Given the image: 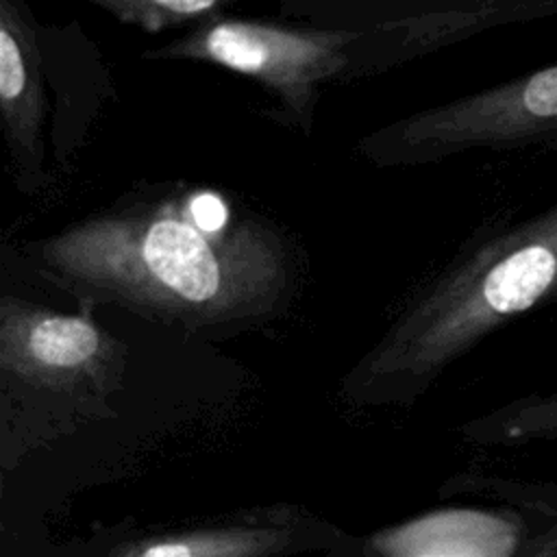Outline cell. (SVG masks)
Instances as JSON below:
<instances>
[{
    "mask_svg": "<svg viewBox=\"0 0 557 557\" xmlns=\"http://www.w3.org/2000/svg\"><path fill=\"white\" fill-rule=\"evenodd\" d=\"M33 265L81 305L205 335L268 322L296 292L294 244L207 189L128 196L37 242Z\"/></svg>",
    "mask_w": 557,
    "mask_h": 557,
    "instance_id": "obj_1",
    "label": "cell"
},
{
    "mask_svg": "<svg viewBox=\"0 0 557 557\" xmlns=\"http://www.w3.org/2000/svg\"><path fill=\"white\" fill-rule=\"evenodd\" d=\"M557 294V202L468 244L346 376L357 403L418 398L490 333Z\"/></svg>",
    "mask_w": 557,
    "mask_h": 557,
    "instance_id": "obj_2",
    "label": "cell"
},
{
    "mask_svg": "<svg viewBox=\"0 0 557 557\" xmlns=\"http://www.w3.org/2000/svg\"><path fill=\"white\" fill-rule=\"evenodd\" d=\"M522 148H557V61L418 111L361 141L363 154L381 165Z\"/></svg>",
    "mask_w": 557,
    "mask_h": 557,
    "instance_id": "obj_3",
    "label": "cell"
},
{
    "mask_svg": "<svg viewBox=\"0 0 557 557\" xmlns=\"http://www.w3.org/2000/svg\"><path fill=\"white\" fill-rule=\"evenodd\" d=\"M363 28H287L272 22L215 17L181 39L146 52L191 59L250 76L270 89L289 120L311 133L320 87L359 74Z\"/></svg>",
    "mask_w": 557,
    "mask_h": 557,
    "instance_id": "obj_4",
    "label": "cell"
},
{
    "mask_svg": "<svg viewBox=\"0 0 557 557\" xmlns=\"http://www.w3.org/2000/svg\"><path fill=\"white\" fill-rule=\"evenodd\" d=\"M54 311L15 296L0 302V381L4 403H102L120 385L126 346L100 329L89 309Z\"/></svg>",
    "mask_w": 557,
    "mask_h": 557,
    "instance_id": "obj_5",
    "label": "cell"
},
{
    "mask_svg": "<svg viewBox=\"0 0 557 557\" xmlns=\"http://www.w3.org/2000/svg\"><path fill=\"white\" fill-rule=\"evenodd\" d=\"M557 17V0H448L381 20L366 28L361 72L481 35L509 24Z\"/></svg>",
    "mask_w": 557,
    "mask_h": 557,
    "instance_id": "obj_6",
    "label": "cell"
},
{
    "mask_svg": "<svg viewBox=\"0 0 557 557\" xmlns=\"http://www.w3.org/2000/svg\"><path fill=\"white\" fill-rule=\"evenodd\" d=\"M44 65L35 28L17 2L0 0V115L15 172L26 187H37L44 176Z\"/></svg>",
    "mask_w": 557,
    "mask_h": 557,
    "instance_id": "obj_7",
    "label": "cell"
},
{
    "mask_svg": "<svg viewBox=\"0 0 557 557\" xmlns=\"http://www.w3.org/2000/svg\"><path fill=\"white\" fill-rule=\"evenodd\" d=\"M513 520L479 509H444L385 529L370 540L379 557H509Z\"/></svg>",
    "mask_w": 557,
    "mask_h": 557,
    "instance_id": "obj_8",
    "label": "cell"
},
{
    "mask_svg": "<svg viewBox=\"0 0 557 557\" xmlns=\"http://www.w3.org/2000/svg\"><path fill=\"white\" fill-rule=\"evenodd\" d=\"M289 544L292 529L285 524H224L152 535L115 557H274Z\"/></svg>",
    "mask_w": 557,
    "mask_h": 557,
    "instance_id": "obj_9",
    "label": "cell"
},
{
    "mask_svg": "<svg viewBox=\"0 0 557 557\" xmlns=\"http://www.w3.org/2000/svg\"><path fill=\"white\" fill-rule=\"evenodd\" d=\"M463 433L481 444L557 442V389L513 398L466 424Z\"/></svg>",
    "mask_w": 557,
    "mask_h": 557,
    "instance_id": "obj_10",
    "label": "cell"
},
{
    "mask_svg": "<svg viewBox=\"0 0 557 557\" xmlns=\"http://www.w3.org/2000/svg\"><path fill=\"white\" fill-rule=\"evenodd\" d=\"M117 22L133 24L146 33H161L181 24H205L222 17L220 0H98Z\"/></svg>",
    "mask_w": 557,
    "mask_h": 557,
    "instance_id": "obj_11",
    "label": "cell"
},
{
    "mask_svg": "<svg viewBox=\"0 0 557 557\" xmlns=\"http://www.w3.org/2000/svg\"><path fill=\"white\" fill-rule=\"evenodd\" d=\"M524 557H557V518L527 544Z\"/></svg>",
    "mask_w": 557,
    "mask_h": 557,
    "instance_id": "obj_12",
    "label": "cell"
}]
</instances>
